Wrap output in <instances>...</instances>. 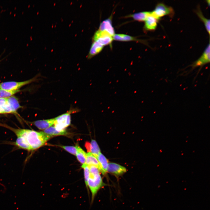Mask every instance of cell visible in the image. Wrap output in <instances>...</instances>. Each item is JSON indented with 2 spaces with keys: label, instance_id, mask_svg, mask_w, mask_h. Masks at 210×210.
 Returning <instances> with one entry per match:
<instances>
[{
  "label": "cell",
  "instance_id": "obj_1",
  "mask_svg": "<svg viewBox=\"0 0 210 210\" xmlns=\"http://www.w3.org/2000/svg\"><path fill=\"white\" fill-rule=\"evenodd\" d=\"M14 133L17 136L24 137L32 150L36 149L42 146L52 136L43 132L23 129H15Z\"/></svg>",
  "mask_w": 210,
  "mask_h": 210
},
{
  "label": "cell",
  "instance_id": "obj_2",
  "mask_svg": "<svg viewBox=\"0 0 210 210\" xmlns=\"http://www.w3.org/2000/svg\"><path fill=\"white\" fill-rule=\"evenodd\" d=\"M105 185L103 182L100 173L93 174L90 173L89 178L85 186L91 192L92 202H93L96 195L100 189Z\"/></svg>",
  "mask_w": 210,
  "mask_h": 210
},
{
  "label": "cell",
  "instance_id": "obj_3",
  "mask_svg": "<svg viewBox=\"0 0 210 210\" xmlns=\"http://www.w3.org/2000/svg\"><path fill=\"white\" fill-rule=\"evenodd\" d=\"M77 109H72L55 118L54 127L58 131H62L71 123V114L76 112Z\"/></svg>",
  "mask_w": 210,
  "mask_h": 210
},
{
  "label": "cell",
  "instance_id": "obj_4",
  "mask_svg": "<svg viewBox=\"0 0 210 210\" xmlns=\"http://www.w3.org/2000/svg\"><path fill=\"white\" fill-rule=\"evenodd\" d=\"M173 10L171 7L162 3L157 4L154 10L151 11V15L158 20L161 17L166 15H172Z\"/></svg>",
  "mask_w": 210,
  "mask_h": 210
},
{
  "label": "cell",
  "instance_id": "obj_5",
  "mask_svg": "<svg viewBox=\"0 0 210 210\" xmlns=\"http://www.w3.org/2000/svg\"><path fill=\"white\" fill-rule=\"evenodd\" d=\"M34 77L29 80L22 82L10 81L5 82L0 84V88L7 90H18L22 86L34 81L36 80Z\"/></svg>",
  "mask_w": 210,
  "mask_h": 210
},
{
  "label": "cell",
  "instance_id": "obj_6",
  "mask_svg": "<svg viewBox=\"0 0 210 210\" xmlns=\"http://www.w3.org/2000/svg\"><path fill=\"white\" fill-rule=\"evenodd\" d=\"M93 41H96L104 46L110 44L113 40V37L105 31H97L93 38Z\"/></svg>",
  "mask_w": 210,
  "mask_h": 210
},
{
  "label": "cell",
  "instance_id": "obj_7",
  "mask_svg": "<svg viewBox=\"0 0 210 210\" xmlns=\"http://www.w3.org/2000/svg\"><path fill=\"white\" fill-rule=\"evenodd\" d=\"M210 43L207 45L201 56L192 65L194 68L204 65L209 62L210 61Z\"/></svg>",
  "mask_w": 210,
  "mask_h": 210
},
{
  "label": "cell",
  "instance_id": "obj_8",
  "mask_svg": "<svg viewBox=\"0 0 210 210\" xmlns=\"http://www.w3.org/2000/svg\"><path fill=\"white\" fill-rule=\"evenodd\" d=\"M126 172V169L120 164L113 162L108 164L107 172L117 176L123 175Z\"/></svg>",
  "mask_w": 210,
  "mask_h": 210
},
{
  "label": "cell",
  "instance_id": "obj_9",
  "mask_svg": "<svg viewBox=\"0 0 210 210\" xmlns=\"http://www.w3.org/2000/svg\"><path fill=\"white\" fill-rule=\"evenodd\" d=\"M99 30L106 32L112 37L115 34L114 29L112 25V21L110 18L101 23Z\"/></svg>",
  "mask_w": 210,
  "mask_h": 210
},
{
  "label": "cell",
  "instance_id": "obj_10",
  "mask_svg": "<svg viewBox=\"0 0 210 210\" xmlns=\"http://www.w3.org/2000/svg\"><path fill=\"white\" fill-rule=\"evenodd\" d=\"M55 120V118L39 120L32 122V123L40 130L46 129L54 125Z\"/></svg>",
  "mask_w": 210,
  "mask_h": 210
},
{
  "label": "cell",
  "instance_id": "obj_11",
  "mask_svg": "<svg viewBox=\"0 0 210 210\" xmlns=\"http://www.w3.org/2000/svg\"><path fill=\"white\" fill-rule=\"evenodd\" d=\"M96 158L99 163L101 172L103 175H105L107 172L108 164L107 159L101 152Z\"/></svg>",
  "mask_w": 210,
  "mask_h": 210
},
{
  "label": "cell",
  "instance_id": "obj_12",
  "mask_svg": "<svg viewBox=\"0 0 210 210\" xmlns=\"http://www.w3.org/2000/svg\"><path fill=\"white\" fill-rule=\"evenodd\" d=\"M158 20L151 14L145 21V29L147 30H155L157 27Z\"/></svg>",
  "mask_w": 210,
  "mask_h": 210
},
{
  "label": "cell",
  "instance_id": "obj_13",
  "mask_svg": "<svg viewBox=\"0 0 210 210\" xmlns=\"http://www.w3.org/2000/svg\"><path fill=\"white\" fill-rule=\"evenodd\" d=\"M104 46L96 41H93L92 44L88 58L90 59L100 52L102 50Z\"/></svg>",
  "mask_w": 210,
  "mask_h": 210
},
{
  "label": "cell",
  "instance_id": "obj_14",
  "mask_svg": "<svg viewBox=\"0 0 210 210\" xmlns=\"http://www.w3.org/2000/svg\"><path fill=\"white\" fill-rule=\"evenodd\" d=\"M15 145L19 148L30 151L32 150V148L28 142L25 138L22 136H17Z\"/></svg>",
  "mask_w": 210,
  "mask_h": 210
},
{
  "label": "cell",
  "instance_id": "obj_15",
  "mask_svg": "<svg viewBox=\"0 0 210 210\" xmlns=\"http://www.w3.org/2000/svg\"><path fill=\"white\" fill-rule=\"evenodd\" d=\"M7 101L11 108L13 113H16L17 110L21 107L18 99L15 96H12L7 98Z\"/></svg>",
  "mask_w": 210,
  "mask_h": 210
},
{
  "label": "cell",
  "instance_id": "obj_16",
  "mask_svg": "<svg viewBox=\"0 0 210 210\" xmlns=\"http://www.w3.org/2000/svg\"><path fill=\"white\" fill-rule=\"evenodd\" d=\"M85 164L88 166L93 165L96 166L99 169L100 171L99 163L97 159L91 152L86 153Z\"/></svg>",
  "mask_w": 210,
  "mask_h": 210
},
{
  "label": "cell",
  "instance_id": "obj_17",
  "mask_svg": "<svg viewBox=\"0 0 210 210\" xmlns=\"http://www.w3.org/2000/svg\"><path fill=\"white\" fill-rule=\"evenodd\" d=\"M43 132L52 136L56 135H65L67 133L65 130L62 131H58L54 126L50 127L44 130Z\"/></svg>",
  "mask_w": 210,
  "mask_h": 210
},
{
  "label": "cell",
  "instance_id": "obj_18",
  "mask_svg": "<svg viewBox=\"0 0 210 210\" xmlns=\"http://www.w3.org/2000/svg\"><path fill=\"white\" fill-rule=\"evenodd\" d=\"M151 14V12L144 11L132 14L130 15V16L132 17L135 20L139 21H145L148 17Z\"/></svg>",
  "mask_w": 210,
  "mask_h": 210
},
{
  "label": "cell",
  "instance_id": "obj_19",
  "mask_svg": "<svg viewBox=\"0 0 210 210\" xmlns=\"http://www.w3.org/2000/svg\"><path fill=\"white\" fill-rule=\"evenodd\" d=\"M196 13L201 20L204 23L205 28L209 35L210 34V20L206 18L203 15L199 7H198Z\"/></svg>",
  "mask_w": 210,
  "mask_h": 210
},
{
  "label": "cell",
  "instance_id": "obj_20",
  "mask_svg": "<svg viewBox=\"0 0 210 210\" xmlns=\"http://www.w3.org/2000/svg\"><path fill=\"white\" fill-rule=\"evenodd\" d=\"M76 157L78 160L83 164L85 163L86 153L78 146L76 145Z\"/></svg>",
  "mask_w": 210,
  "mask_h": 210
},
{
  "label": "cell",
  "instance_id": "obj_21",
  "mask_svg": "<svg viewBox=\"0 0 210 210\" xmlns=\"http://www.w3.org/2000/svg\"><path fill=\"white\" fill-rule=\"evenodd\" d=\"M113 39L121 41H129L136 40V38L130 36L123 34H115L113 36Z\"/></svg>",
  "mask_w": 210,
  "mask_h": 210
},
{
  "label": "cell",
  "instance_id": "obj_22",
  "mask_svg": "<svg viewBox=\"0 0 210 210\" xmlns=\"http://www.w3.org/2000/svg\"><path fill=\"white\" fill-rule=\"evenodd\" d=\"M90 152L96 158L101 153L99 147L97 142L94 140L92 139L90 143Z\"/></svg>",
  "mask_w": 210,
  "mask_h": 210
},
{
  "label": "cell",
  "instance_id": "obj_23",
  "mask_svg": "<svg viewBox=\"0 0 210 210\" xmlns=\"http://www.w3.org/2000/svg\"><path fill=\"white\" fill-rule=\"evenodd\" d=\"M20 91L18 90H4L0 88V98H7L12 96L13 94Z\"/></svg>",
  "mask_w": 210,
  "mask_h": 210
},
{
  "label": "cell",
  "instance_id": "obj_24",
  "mask_svg": "<svg viewBox=\"0 0 210 210\" xmlns=\"http://www.w3.org/2000/svg\"><path fill=\"white\" fill-rule=\"evenodd\" d=\"M81 167L84 169V176L85 185L87 184L90 174L89 168L85 164H83Z\"/></svg>",
  "mask_w": 210,
  "mask_h": 210
},
{
  "label": "cell",
  "instance_id": "obj_25",
  "mask_svg": "<svg viewBox=\"0 0 210 210\" xmlns=\"http://www.w3.org/2000/svg\"><path fill=\"white\" fill-rule=\"evenodd\" d=\"M60 146L72 154L75 155H76L77 149L76 146Z\"/></svg>",
  "mask_w": 210,
  "mask_h": 210
},
{
  "label": "cell",
  "instance_id": "obj_26",
  "mask_svg": "<svg viewBox=\"0 0 210 210\" xmlns=\"http://www.w3.org/2000/svg\"><path fill=\"white\" fill-rule=\"evenodd\" d=\"M1 108L3 111L4 113H13L11 108L8 102Z\"/></svg>",
  "mask_w": 210,
  "mask_h": 210
},
{
  "label": "cell",
  "instance_id": "obj_27",
  "mask_svg": "<svg viewBox=\"0 0 210 210\" xmlns=\"http://www.w3.org/2000/svg\"><path fill=\"white\" fill-rule=\"evenodd\" d=\"M8 102L7 98H0V107L1 108Z\"/></svg>",
  "mask_w": 210,
  "mask_h": 210
},
{
  "label": "cell",
  "instance_id": "obj_28",
  "mask_svg": "<svg viewBox=\"0 0 210 210\" xmlns=\"http://www.w3.org/2000/svg\"><path fill=\"white\" fill-rule=\"evenodd\" d=\"M90 143L88 142H86L85 144V147L88 152H90Z\"/></svg>",
  "mask_w": 210,
  "mask_h": 210
},
{
  "label": "cell",
  "instance_id": "obj_29",
  "mask_svg": "<svg viewBox=\"0 0 210 210\" xmlns=\"http://www.w3.org/2000/svg\"><path fill=\"white\" fill-rule=\"evenodd\" d=\"M0 113H4L1 107H0Z\"/></svg>",
  "mask_w": 210,
  "mask_h": 210
},
{
  "label": "cell",
  "instance_id": "obj_30",
  "mask_svg": "<svg viewBox=\"0 0 210 210\" xmlns=\"http://www.w3.org/2000/svg\"><path fill=\"white\" fill-rule=\"evenodd\" d=\"M206 1L208 3V5L209 6L210 4V0H207Z\"/></svg>",
  "mask_w": 210,
  "mask_h": 210
},
{
  "label": "cell",
  "instance_id": "obj_31",
  "mask_svg": "<svg viewBox=\"0 0 210 210\" xmlns=\"http://www.w3.org/2000/svg\"></svg>",
  "mask_w": 210,
  "mask_h": 210
}]
</instances>
